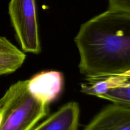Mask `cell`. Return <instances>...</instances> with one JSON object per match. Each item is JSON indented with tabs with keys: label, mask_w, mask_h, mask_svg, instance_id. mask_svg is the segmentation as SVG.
Returning <instances> with one entry per match:
<instances>
[{
	"label": "cell",
	"mask_w": 130,
	"mask_h": 130,
	"mask_svg": "<svg viewBox=\"0 0 130 130\" xmlns=\"http://www.w3.org/2000/svg\"><path fill=\"white\" fill-rule=\"evenodd\" d=\"M86 78L130 72V13L108 10L80 27L74 39Z\"/></svg>",
	"instance_id": "1"
},
{
	"label": "cell",
	"mask_w": 130,
	"mask_h": 130,
	"mask_svg": "<svg viewBox=\"0 0 130 130\" xmlns=\"http://www.w3.org/2000/svg\"><path fill=\"white\" fill-rule=\"evenodd\" d=\"M27 83L28 80L18 81L0 99V130H32L48 116L49 105L32 95Z\"/></svg>",
	"instance_id": "2"
},
{
	"label": "cell",
	"mask_w": 130,
	"mask_h": 130,
	"mask_svg": "<svg viewBox=\"0 0 130 130\" xmlns=\"http://www.w3.org/2000/svg\"><path fill=\"white\" fill-rule=\"evenodd\" d=\"M8 12L23 50L39 53L41 45L35 0H10Z\"/></svg>",
	"instance_id": "3"
},
{
	"label": "cell",
	"mask_w": 130,
	"mask_h": 130,
	"mask_svg": "<svg viewBox=\"0 0 130 130\" xmlns=\"http://www.w3.org/2000/svg\"><path fill=\"white\" fill-rule=\"evenodd\" d=\"M81 92L130 108V72L105 77L87 78Z\"/></svg>",
	"instance_id": "4"
},
{
	"label": "cell",
	"mask_w": 130,
	"mask_h": 130,
	"mask_svg": "<svg viewBox=\"0 0 130 130\" xmlns=\"http://www.w3.org/2000/svg\"><path fill=\"white\" fill-rule=\"evenodd\" d=\"M63 77L58 71H43L28 80L29 92L39 101L49 105L58 96L62 89Z\"/></svg>",
	"instance_id": "5"
},
{
	"label": "cell",
	"mask_w": 130,
	"mask_h": 130,
	"mask_svg": "<svg viewBox=\"0 0 130 130\" xmlns=\"http://www.w3.org/2000/svg\"><path fill=\"white\" fill-rule=\"evenodd\" d=\"M83 130H130V108L108 105Z\"/></svg>",
	"instance_id": "6"
},
{
	"label": "cell",
	"mask_w": 130,
	"mask_h": 130,
	"mask_svg": "<svg viewBox=\"0 0 130 130\" xmlns=\"http://www.w3.org/2000/svg\"><path fill=\"white\" fill-rule=\"evenodd\" d=\"M79 119L78 104L71 102L32 130H77Z\"/></svg>",
	"instance_id": "7"
},
{
	"label": "cell",
	"mask_w": 130,
	"mask_h": 130,
	"mask_svg": "<svg viewBox=\"0 0 130 130\" xmlns=\"http://www.w3.org/2000/svg\"><path fill=\"white\" fill-rule=\"evenodd\" d=\"M25 55L5 37L0 36V76L12 73L24 62Z\"/></svg>",
	"instance_id": "8"
},
{
	"label": "cell",
	"mask_w": 130,
	"mask_h": 130,
	"mask_svg": "<svg viewBox=\"0 0 130 130\" xmlns=\"http://www.w3.org/2000/svg\"><path fill=\"white\" fill-rule=\"evenodd\" d=\"M109 9L113 11L130 13V0H108Z\"/></svg>",
	"instance_id": "9"
},
{
	"label": "cell",
	"mask_w": 130,
	"mask_h": 130,
	"mask_svg": "<svg viewBox=\"0 0 130 130\" xmlns=\"http://www.w3.org/2000/svg\"><path fill=\"white\" fill-rule=\"evenodd\" d=\"M1 120H2V116H1V113H0V124H1Z\"/></svg>",
	"instance_id": "10"
}]
</instances>
